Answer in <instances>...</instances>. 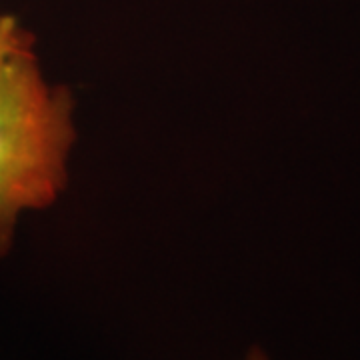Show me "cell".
<instances>
[{
  "label": "cell",
  "instance_id": "obj_1",
  "mask_svg": "<svg viewBox=\"0 0 360 360\" xmlns=\"http://www.w3.org/2000/svg\"><path fill=\"white\" fill-rule=\"evenodd\" d=\"M72 98L40 75L34 52L0 60V258L25 210L46 208L66 184Z\"/></svg>",
  "mask_w": 360,
  "mask_h": 360
},
{
  "label": "cell",
  "instance_id": "obj_2",
  "mask_svg": "<svg viewBox=\"0 0 360 360\" xmlns=\"http://www.w3.org/2000/svg\"><path fill=\"white\" fill-rule=\"evenodd\" d=\"M32 46L34 37L25 30L16 18L8 14H0V60L14 54L32 52Z\"/></svg>",
  "mask_w": 360,
  "mask_h": 360
},
{
  "label": "cell",
  "instance_id": "obj_3",
  "mask_svg": "<svg viewBox=\"0 0 360 360\" xmlns=\"http://www.w3.org/2000/svg\"><path fill=\"white\" fill-rule=\"evenodd\" d=\"M245 360H269V356H266V352L262 350V348H250V352H248V356H246Z\"/></svg>",
  "mask_w": 360,
  "mask_h": 360
}]
</instances>
